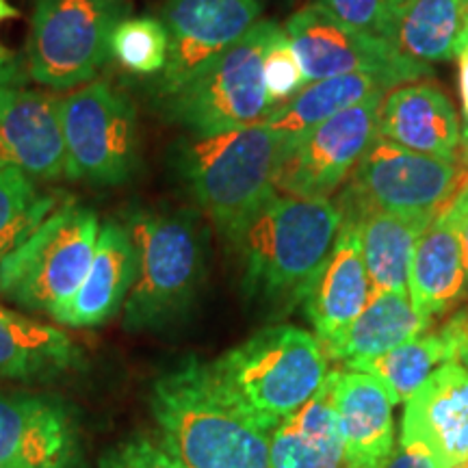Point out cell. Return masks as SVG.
<instances>
[{"label": "cell", "mask_w": 468, "mask_h": 468, "mask_svg": "<svg viewBox=\"0 0 468 468\" xmlns=\"http://www.w3.org/2000/svg\"><path fill=\"white\" fill-rule=\"evenodd\" d=\"M124 226L137 251V278L124 302L128 332L159 330L189 310L204 280V226L196 210L131 208Z\"/></svg>", "instance_id": "5"}, {"label": "cell", "mask_w": 468, "mask_h": 468, "mask_svg": "<svg viewBox=\"0 0 468 468\" xmlns=\"http://www.w3.org/2000/svg\"><path fill=\"white\" fill-rule=\"evenodd\" d=\"M101 468H183L163 447L161 441L150 436H133L115 444L102 455Z\"/></svg>", "instance_id": "33"}, {"label": "cell", "mask_w": 468, "mask_h": 468, "mask_svg": "<svg viewBox=\"0 0 468 468\" xmlns=\"http://www.w3.org/2000/svg\"><path fill=\"white\" fill-rule=\"evenodd\" d=\"M0 163L35 180L66 178L58 98L22 85H0Z\"/></svg>", "instance_id": "16"}, {"label": "cell", "mask_w": 468, "mask_h": 468, "mask_svg": "<svg viewBox=\"0 0 468 468\" xmlns=\"http://www.w3.org/2000/svg\"><path fill=\"white\" fill-rule=\"evenodd\" d=\"M354 218L360 226V243L371 292L408 291L410 261L420 234L425 232L434 215L365 210Z\"/></svg>", "instance_id": "27"}, {"label": "cell", "mask_w": 468, "mask_h": 468, "mask_svg": "<svg viewBox=\"0 0 468 468\" xmlns=\"http://www.w3.org/2000/svg\"><path fill=\"white\" fill-rule=\"evenodd\" d=\"M408 295L420 317L434 321L468 297L458 234L444 207L434 215L414 248L408 271Z\"/></svg>", "instance_id": "21"}, {"label": "cell", "mask_w": 468, "mask_h": 468, "mask_svg": "<svg viewBox=\"0 0 468 468\" xmlns=\"http://www.w3.org/2000/svg\"><path fill=\"white\" fill-rule=\"evenodd\" d=\"M262 79H265L267 101L271 104V113L308 85L306 79H303L300 58L292 50L284 28L271 39L265 52Z\"/></svg>", "instance_id": "31"}, {"label": "cell", "mask_w": 468, "mask_h": 468, "mask_svg": "<svg viewBox=\"0 0 468 468\" xmlns=\"http://www.w3.org/2000/svg\"><path fill=\"white\" fill-rule=\"evenodd\" d=\"M458 163L462 167H468V124H464V128H462V145H460Z\"/></svg>", "instance_id": "39"}, {"label": "cell", "mask_w": 468, "mask_h": 468, "mask_svg": "<svg viewBox=\"0 0 468 468\" xmlns=\"http://www.w3.org/2000/svg\"><path fill=\"white\" fill-rule=\"evenodd\" d=\"M378 137L444 161L460 159L462 126L441 87L414 83L384 96Z\"/></svg>", "instance_id": "20"}, {"label": "cell", "mask_w": 468, "mask_h": 468, "mask_svg": "<svg viewBox=\"0 0 468 468\" xmlns=\"http://www.w3.org/2000/svg\"><path fill=\"white\" fill-rule=\"evenodd\" d=\"M460 63V98H462V115H464V122L468 124V48L462 50L458 57Z\"/></svg>", "instance_id": "37"}, {"label": "cell", "mask_w": 468, "mask_h": 468, "mask_svg": "<svg viewBox=\"0 0 468 468\" xmlns=\"http://www.w3.org/2000/svg\"><path fill=\"white\" fill-rule=\"evenodd\" d=\"M368 297H371V282L362 254L358 219L343 213L335 248L302 302L319 343L324 345L341 335L362 313Z\"/></svg>", "instance_id": "18"}, {"label": "cell", "mask_w": 468, "mask_h": 468, "mask_svg": "<svg viewBox=\"0 0 468 468\" xmlns=\"http://www.w3.org/2000/svg\"><path fill=\"white\" fill-rule=\"evenodd\" d=\"M66 178L96 186L124 185L137 174L139 124L131 98L93 79L58 98Z\"/></svg>", "instance_id": "9"}, {"label": "cell", "mask_w": 468, "mask_h": 468, "mask_svg": "<svg viewBox=\"0 0 468 468\" xmlns=\"http://www.w3.org/2000/svg\"><path fill=\"white\" fill-rule=\"evenodd\" d=\"M384 468H438V466L430 455L419 452V449L401 447L399 444V447H395L393 455H390Z\"/></svg>", "instance_id": "35"}, {"label": "cell", "mask_w": 468, "mask_h": 468, "mask_svg": "<svg viewBox=\"0 0 468 468\" xmlns=\"http://www.w3.org/2000/svg\"><path fill=\"white\" fill-rule=\"evenodd\" d=\"M57 207L55 193H42L31 176L0 163V265Z\"/></svg>", "instance_id": "29"}, {"label": "cell", "mask_w": 468, "mask_h": 468, "mask_svg": "<svg viewBox=\"0 0 468 468\" xmlns=\"http://www.w3.org/2000/svg\"><path fill=\"white\" fill-rule=\"evenodd\" d=\"M388 85L371 74H341L308 83L300 93L267 117V124L284 139L310 131L321 122L367 101L373 93L386 91Z\"/></svg>", "instance_id": "28"}, {"label": "cell", "mask_w": 468, "mask_h": 468, "mask_svg": "<svg viewBox=\"0 0 468 468\" xmlns=\"http://www.w3.org/2000/svg\"><path fill=\"white\" fill-rule=\"evenodd\" d=\"M468 336V313H455L438 332H423L412 341L386 351L358 371L384 386L395 406L406 403L447 362L458 360V349Z\"/></svg>", "instance_id": "24"}, {"label": "cell", "mask_w": 468, "mask_h": 468, "mask_svg": "<svg viewBox=\"0 0 468 468\" xmlns=\"http://www.w3.org/2000/svg\"><path fill=\"white\" fill-rule=\"evenodd\" d=\"M388 44L427 68L458 58L468 48V3L403 0Z\"/></svg>", "instance_id": "26"}, {"label": "cell", "mask_w": 468, "mask_h": 468, "mask_svg": "<svg viewBox=\"0 0 468 468\" xmlns=\"http://www.w3.org/2000/svg\"><path fill=\"white\" fill-rule=\"evenodd\" d=\"M259 0H167L163 25L169 35L165 69L156 98H167L232 48L261 20Z\"/></svg>", "instance_id": "13"}, {"label": "cell", "mask_w": 468, "mask_h": 468, "mask_svg": "<svg viewBox=\"0 0 468 468\" xmlns=\"http://www.w3.org/2000/svg\"><path fill=\"white\" fill-rule=\"evenodd\" d=\"M386 91L373 93L310 131L286 139L276 191L292 197H330L378 139Z\"/></svg>", "instance_id": "12"}, {"label": "cell", "mask_w": 468, "mask_h": 468, "mask_svg": "<svg viewBox=\"0 0 468 468\" xmlns=\"http://www.w3.org/2000/svg\"><path fill=\"white\" fill-rule=\"evenodd\" d=\"M169 35L159 17L128 16L111 35V57L126 72L156 76L165 69Z\"/></svg>", "instance_id": "30"}, {"label": "cell", "mask_w": 468, "mask_h": 468, "mask_svg": "<svg viewBox=\"0 0 468 468\" xmlns=\"http://www.w3.org/2000/svg\"><path fill=\"white\" fill-rule=\"evenodd\" d=\"M282 31L276 22L259 20L232 48L197 72L172 96L161 98L167 122L186 133L207 134L265 122L271 115L262 61L271 39Z\"/></svg>", "instance_id": "7"}, {"label": "cell", "mask_w": 468, "mask_h": 468, "mask_svg": "<svg viewBox=\"0 0 468 468\" xmlns=\"http://www.w3.org/2000/svg\"><path fill=\"white\" fill-rule=\"evenodd\" d=\"M466 462H468V460H466Z\"/></svg>", "instance_id": "43"}, {"label": "cell", "mask_w": 468, "mask_h": 468, "mask_svg": "<svg viewBox=\"0 0 468 468\" xmlns=\"http://www.w3.org/2000/svg\"><path fill=\"white\" fill-rule=\"evenodd\" d=\"M150 408L159 441L183 468H271L267 431L221 395L196 356L152 384Z\"/></svg>", "instance_id": "2"}, {"label": "cell", "mask_w": 468, "mask_h": 468, "mask_svg": "<svg viewBox=\"0 0 468 468\" xmlns=\"http://www.w3.org/2000/svg\"><path fill=\"white\" fill-rule=\"evenodd\" d=\"M79 425L61 397L0 393V468H79Z\"/></svg>", "instance_id": "14"}, {"label": "cell", "mask_w": 468, "mask_h": 468, "mask_svg": "<svg viewBox=\"0 0 468 468\" xmlns=\"http://www.w3.org/2000/svg\"><path fill=\"white\" fill-rule=\"evenodd\" d=\"M452 468H468V462H462V464H458V466H452Z\"/></svg>", "instance_id": "41"}, {"label": "cell", "mask_w": 468, "mask_h": 468, "mask_svg": "<svg viewBox=\"0 0 468 468\" xmlns=\"http://www.w3.org/2000/svg\"><path fill=\"white\" fill-rule=\"evenodd\" d=\"M466 3H468V0H466Z\"/></svg>", "instance_id": "42"}, {"label": "cell", "mask_w": 468, "mask_h": 468, "mask_svg": "<svg viewBox=\"0 0 468 468\" xmlns=\"http://www.w3.org/2000/svg\"><path fill=\"white\" fill-rule=\"evenodd\" d=\"M399 444L430 455L438 468L468 460V371L458 360L442 365L406 401Z\"/></svg>", "instance_id": "15"}, {"label": "cell", "mask_w": 468, "mask_h": 468, "mask_svg": "<svg viewBox=\"0 0 468 468\" xmlns=\"http://www.w3.org/2000/svg\"><path fill=\"white\" fill-rule=\"evenodd\" d=\"M28 76L25 58L5 55L0 57V85H25Z\"/></svg>", "instance_id": "36"}, {"label": "cell", "mask_w": 468, "mask_h": 468, "mask_svg": "<svg viewBox=\"0 0 468 468\" xmlns=\"http://www.w3.org/2000/svg\"><path fill=\"white\" fill-rule=\"evenodd\" d=\"M431 327L412 308L408 291L371 292L367 306L341 335L324 343L327 360L341 362L347 371H358L386 351L412 341Z\"/></svg>", "instance_id": "22"}, {"label": "cell", "mask_w": 468, "mask_h": 468, "mask_svg": "<svg viewBox=\"0 0 468 468\" xmlns=\"http://www.w3.org/2000/svg\"><path fill=\"white\" fill-rule=\"evenodd\" d=\"M131 0H33L27 69L35 83L72 91L111 58V35Z\"/></svg>", "instance_id": "8"}, {"label": "cell", "mask_w": 468, "mask_h": 468, "mask_svg": "<svg viewBox=\"0 0 468 468\" xmlns=\"http://www.w3.org/2000/svg\"><path fill=\"white\" fill-rule=\"evenodd\" d=\"M345 25L388 42L403 0H314Z\"/></svg>", "instance_id": "32"}, {"label": "cell", "mask_w": 468, "mask_h": 468, "mask_svg": "<svg viewBox=\"0 0 468 468\" xmlns=\"http://www.w3.org/2000/svg\"><path fill=\"white\" fill-rule=\"evenodd\" d=\"M137 278V251L131 232L120 219H104L98 232L90 271L69 300L52 314L61 325L96 327L124 306Z\"/></svg>", "instance_id": "19"}, {"label": "cell", "mask_w": 468, "mask_h": 468, "mask_svg": "<svg viewBox=\"0 0 468 468\" xmlns=\"http://www.w3.org/2000/svg\"><path fill=\"white\" fill-rule=\"evenodd\" d=\"M269 466L347 468L327 379L313 399L269 434Z\"/></svg>", "instance_id": "25"}, {"label": "cell", "mask_w": 468, "mask_h": 468, "mask_svg": "<svg viewBox=\"0 0 468 468\" xmlns=\"http://www.w3.org/2000/svg\"><path fill=\"white\" fill-rule=\"evenodd\" d=\"M458 362L468 371V336L464 338V343H462L458 349Z\"/></svg>", "instance_id": "40"}, {"label": "cell", "mask_w": 468, "mask_h": 468, "mask_svg": "<svg viewBox=\"0 0 468 468\" xmlns=\"http://www.w3.org/2000/svg\"><path fill=\"white\" fill-rule=\"evenodd\" d=\"M284 33L300 58L306 83L362 72L393 87L430 74L427 66L403 57L386 39L345 25L319 3L297 9L286 20Z\"/></svg>", "instance_id": "11"}, {"label": "cell", "mask_w": 468, "mask_h": 468, "mask_svg": "<svg viewBox=\"0 0 468 468\" xmlns=\"http://www.w3.org/2000/svg\"><path fill=\"white\" fill-rule=\"evenodd\" d=\"M284 142L267 122H256L219 133H186L174 144L176 174L228 243L278 193Z\"/></svg>", "instance_id": "3"}, {"label": "cell", "mask_w": 468, "mask_h": 468, "mask_svg": "<svg viewBox=\"0 0 468 468\" xmlns=\"http://www.w3.org/2000/svg\"><path fill=\"white\" fill-rule=\"evenodd\" d=\"M462 172L464 167L458 161L420 154L378 137L351 172V183L338 204L343 213L354 215L365 210L436 215L453 196Z\"/></svg>", "instance_id": "10"}, {"label": "cell", "mask_w": 468, "mask_h": 468, "mask_svg": "<svg viewBox=\"0 0 468 468\" xmlns=\"http://www.w3.org/2000/svg\"><path fill=\"white\" fill-rule=\"evenodd\" d=\"M449 215H452L455 234H458L460 250H462V262H464L466 282H468V180L462 183V186L455 191L452 204H449Z\"/></svg>", "instance_id": "34"}, {"label": "cell", "mask_w": 468, "mask_h": 468, "mask_svg": "<svg viewBox=\"0 0 468 468\" xmlns=\"http://www.w3.org/2000/svg\"><path fill=\"white\" fill-rule=\"evenodd\" d=\"M330 399L347 468H384L395 452V419L388 393L362 371L327 373Z\"/></svg>", "instance_id": "17"}, {"label": "cell", "mask_w": 468, "mask_h": 468, "mask_svg": "<svg viewBox=\"0 0 468 468\" xmlns=\"http://www.w3.org/2000/svg\"><path fill=\"white\" fill-rule=\"evenodd\" d=\"M80 367L83 354L66 332L0 306V382H52Z\"/></svg>", "instance_id": "23"}, {"label": "cell", "mask_w": 468, "mask_h": 468, "mask_svg": "<svg viewBox=\"0 0 468 468\" xmlns=\"http://www.w3.org/2000/svg\"><path fill=\"white\" fill-rule=\"evenodd\" d=\"M208 373L226 399L271 434L319 393L327 356L319 338L302 327L269 325L208 362Z\"/></svg>", "instance_id": "4"}, {"label": "cell", "mask_w": 468, "mask_h": 468, "mask_svg": "<svg viewBox=\"0 0 468 468\" xmlns=\"http://www.w3.org/2000/svg\"><path fill=\"white\" fill-rule=\"evenodd\" d=\"M14 17H17V9L14 5H9V0H0V25L7 20H14ZM5 55H9V52L3 48V44H0V57Z\"/></svg>", "instance_id": "38"}, {"label": "cell", "mask_w": 468, "mask_h": 468, "mask_svg": "<svg viewBox=\"0 0 468 468\" xmlns=\"http://www.w3.org/2000/svg\"><path fill=\"white\" fill-rule=\"evenodd\" d=\"M101 218L63 200L0 265V297L25 310L55 314L83 282L96 251Z\"/></svg>", "instance_id": "6"}, {"label": "cell", "mask_w": 468, "mask_h": 468, "mask_svg": "<svg viewBox=\"0 0 468 468\" xmlns=\"http://www.w3.org/2000/svg\"><path fill=\"white\" fill-rule=\"evenodd\" d=\"M341 224V204L330 197L276 193L230 243L241 261L245 297L278 313L302 303L335 248Z\"/></svg>", "instance_id": "1"}]
</instances>
